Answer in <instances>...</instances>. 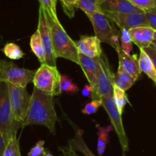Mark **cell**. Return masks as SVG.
<instances>
[{
    "label": "cell",
    "mask_w": 156,
    "mask_h": 156,
    "mask_svg": "<svg viewBox=\"0 0 156 156\" xmlns=\"http://www.w3.org/2000/svg\"><path fill=\"white\" fill-rule=\"evenodd\" d=\"M57 121L54 97L34 87L22 128L28 125L44 126L51 133L55 135Z\"/></svg>",
    "instance_id": "cell-1"
},
{
    "label": "cell",
    "mask_w": 156,
    "mask_h": 156,
    "mask_svg": "<svg viewBox=\"0 0 156 156\" xmlns=\"http://www.w3.org/2000/svg\"><path fill=\"white\" fill-rule=\"evenodd\" d=\"M47 16L51 30L52 44L55 58H65L79 64V53L75 41L66 32L61 22L54 21L47 14Z\"/></svg>",
    "instance_id": "cell-2"
},
{
    "label": "cell",
    "mask_w": 156,
    "mask_h": 156,
    "mask_svg": "<svg viewBox=\"0 0 156 156\" xmlns=\"http://www.w3.org/2000/svg\"><path fill=\"white\" fill-rule=\"evenodd\" d=\"M21 125L16 122L10 105L8 83L0 81V132L2 133L5 144L14 136Z\"/></svg>",
    "instance_id": "cell-3"
},
{
    "label": "cell",
    "mask_w": 156,
    "mask_h": 156,
    "mask_svg": "<svg viewBox=\"0 0 156 156\" xmlns=\"http://www.w3.org/2000/svg\"><path fill=\"white\" fill-rule=\"evenodd\" d=\"M87 17L92 23L95 36L100 42L106 43L116 50L120 45V32L115 28V24L103 12H95Z\"/></svg>",
    "instance_id": "cell-4"
},
{
    "label": "cell",
    "mask_w": 156,
    "mask_h": 156,
    "mask_svg": "<svg viewBox=\"0 0 156 156\" xmlns=\"http://www.w3.org/2000/svg\"><path fill=\"white\" fill-rule=\"evenodd\" d=\"M61 76L57 67L41 64L36 70L32 83L37 89L55 97L62 93L60 88Z\"/></svg>",
    "instance_id": "cell-5"
},
{
    "label": "cell",
    "mask_w": 156,
    "mask_h": 156,
    "mask_svg": "<svg viewBox=\"0 0 156 156\" xmlns=\"http://www.w3.org/2000/svg\"><path fill=\"white\" fill-rule=\"evenodd\" d=\"M36 70L22 68L12 61L0 60V81L26 87L33 82Z\"/></svg>",
    "instance_id": "cell-6"
},
{
    "label": "cell",
    "mask_w": 156,
    "mask_h": 156,
    "mask_svg": "<svg viewBox=\"0 0 156 156\" xmlns=\"http://www.w3.org/2000/svg\"><path fill=\"white\" fill-rule=\"evenodd\" d=\"M98 60L100 62V68L97 75V83L91 97L92 100L102 99L103 97L113 95L114 73L109 67L107 57L103 52L98 58Z\"/></svg>",
    "instance_id": "cell-7"
},
{
    "label": "cell",
    "mask_w": 156,
    "mask_h": 156,
    "mask_svg": "<svg viewBox=\"0 0 156 156\" xmlns=\"http://www.w3.org/2000/svg\"><path fill=\"white\" fill-rule=\"evenodd\" d=\"M8 86L13 117L16 122L20 124L22 128V124L25 119L29 106L31 96L28 94L26 87H17L10 83H8Z\"/></svg>",
    "instance_id": "cell-8"
},
{
    "label": "cell",
    "mask_w": 156,
    "mask_h": 156,
    "mask_svg": "<svg viewBox=\"0 0 156 156\" xmlns=\"http://www.w3.org/2000/svg\"><path fill=\"white\" fill-rule=\"evenodd\" d=\"M101 100L102 106L107 112L108 116L110 119L111 125L119 138V143L122 150V155L125 156V153L129 151V140L122 124V115L119 112L114 102L113 95L103 97Z\"/></svg>",
    "instance_id": "cell-9"
},
{
    "label": "cell",
    "mask_w": 156,
    "mask_h": 156,
    "mask_svg": "<svg viewBox=\"0 0 156 156\" xmlns=\"http://www.w3.org/2000/svg\"><path fill=\"white\" fill-rule=\"evenodd\" d=\"M37 30L39 31V34L41 35V40H42L44 49H45L46 64L53 66V67H57V58L55 56L53 44H52L51 30L50 24H49L48 19L47 12L41 5H40L39 7L38 25H37Z\"/></svg>",
    "instance_id": "cell-10"
},
{
    "label": "cell",
    "mask_w": 156,
    "mask_h": 156,
    "mask_svg": "<svg viewBox=\"0 0 156 156\" xmlns=\"http://www.w3.org/2000/svg\"><path fill=\"white\" fill-rule=\"evenodd\" d=\"M120 29H130L137 27L149 26L145 12L104 13ZM150 27V26H149Z\"/></svg>",
    "instance_id": "cell-11"
},
{
    "label": "cell",
    "mask_w": 156,
    "mask_h": 156,
    "mask_svg": "<svg viewBox=\"0 0 156 156\" xmlns=\"http://www.w3.org/2000/svg\"><path fill=\"white\" fill-rule=\"evenodd\" d=\"M100 41L96 36L82 35L79 41H75L78 53L89 58H98L103 54Z\"/></svg>",
    "instance_id": "cell-12"
},
{
    "label": "cell",
    "mask_w": 156,
    "mask_h": 156,
    "mask_svg": "<svg viewBox=\"0 0 156 156\" xmlns=\"http://www.w3.org/2000/svg\"><path fill=\"white\" fill-rule=\"evenodd\" d=\"M119 58V68L131 75L136 80L139 79L141 74V70L139 65V58L137 55H128L122 51L120 45L117 48L116 50Z\"/></svg>",
    "instance_id": "cell-13"
},
{
    "label": "cell",
    "mask_w": 156,
    "mask_h": 156,
    "mask_svg": "<svg viewBox=\"0 0 156 156\" xmlns=\"http://www.w3.org/2000/svg\"><path fill=\"white\" fill-rule=\"evenodd\" d=\"M100 9L103 13L144 12L135 6L129 0H104Z\"/></svg>",
    "instance_id": "cell-14"
},
{
    "label": "cell",
    "mask_w": 156,
    "mask_h": 156,
    "mask_svg": "<svg viewBox=\"0 0 156 156\" xmlns=\"http://www.w3.org/2000/svg\"><path fill=\"white\" fill-rule=\"evenodd\" d=\"M155 30L149 26L137 27L129 31L132 41L139 49H145L149 47L154 41Z\"/></svg>",
    "instance_id": "cell-15"
},
{
    "label": "cell",
    "mask_w": 156,
    "mask_h": 156,
    "mask_svg": "<svg viewBox=\"0 0 156 156\" xmlns=\"http://www.w3.org/2000/svg\"><path fill=\"white\" fill-rule=\"evenodd\" d=\"M98 58H89L82 54H79V65L83 70V73L86 76L90 85H91L94 88L97 83V75L100 68Z\"/></svg>",
    "instance_id": "cell-16"
},
{
    "label": "cell",
    "mask_w": 156,
    "mask_h": 156,
    "mask_svg": "<svg viewBox=\"0 0 156 156\" xmlns=\"http://www.w3.org/2000/svg\"><path fill=\"white\" fill-rule=\"evenodd\" d=\"M139 65L141 72L144 73L156 85V70L151 58L144 49H139Z\"/></svg>",
    "instance_id": "cell-17"
},
{
    "label": "cell",
    "mask_w": 156,
    "mask_h": 156,
    "mask_svg": "<svg viewBox=\"0 0 156 156\" xmlns=\"http://www.w3.org/2000/svg\"><path fill=\"white\" fill-rule=\"evenodd\" d=\"M83 134L84 133L83 130L80 129H75L74 137L68 141V145L76 151H78L81 152L83 156H96L85 142L83 139Z\"/></svg>",
    "instance_id": "cell-18"
},
{
    "label": "cell",
    "mask_w": 156,
    "mask_h": 156,
    "mask_svg": "<svg viewBox=\"0 0 156 156\" xmlns=\"http://www.w3.org/2000/svg\"><path fill=\"white\" fill-rule=\"evenodd\" d=\"M30 47L41 64H46L45 49L39 31L36 30L30 39Z\"/></svg>",
    "instance_id": "cell-19"
},
{
    "label": "cell",
    "mask_w": 156,
    "mask_h": 156,
    "mask_svg": "<svg viewBox=\"0 0 156 156\" xmlns=\"http://www.w3.org/2000/svg\"><path fill=\"white\" fill-rule=\"evenodd\" d=\"M97 128V153L100 156H103L106 151V145L109 140V133L112 130V125H109L106 127L101 126L99 124L96 125Z\"/></svg>",
    "instance_id": "cell-20"
},
{
    "label": "cell",
    "mask_w": 156,
    "mask_h": 156,
    "mask_svg": "<svg viewBox=\"0 0 156 156\" xmlns=\"http://www.w3.org/2000/svg\"><path fill=\"white\" fill-rule=\"evenodd\" d=\"M136 81V80L134 77L124 70H118L114 74L113 83L125 92L129 90Z\"/></svg>",
    "instance_id": "cell-21"
},
{
    "label": "cell",
    "mask_w": 156,
    "mask_h": 156,
    "mask_svg": "<svg viewBox=\"0 0 156 156\" xmlns=\"http://www.w3.org/2000/svg\"><path fill=\"white\" fill-rule=\"evenodd\" d=\"M104 0H80L76 5V9H81L87 16L95 12H102L100 5Z\"/></svg>",
    "instance_id": "cell-22"
},
{
    "label": "cell",
    "mask_w": 156,
    "mask_h": 156,
    "mask_svg": "<svg viewBox=\"0 0 156 156\" xmlns=\"http://www.w3.org/2000/svg\"><path fill=\"white\" fill-rule=\"evenodd\" d=\"M113 100L116 105L117 109L121 115H122L126 105L129 103V102L125 91L115 86V84H113Z\"/></svg>",
    "instance_id": "cell-23"
},
{
    "label": "cell",
    "mask_w": 156,
    "mask_h": 156,
    "mask_svg": "<svg viewBox=\"0 0 156 156\" xmlns=\"http://www.w3.org/2000/svg\"><path fill=\"white\" fill-rule=\"evenodd\" d=\"M5 56L11 60H19L25 56V53L18 44L15 43H7L2 48Z\"/></svg>",
    "instance_id": "cell-24"
},
{
    "label": "cell",
    "mask_w": 156,
    "mask_h": 156,
    "mask_svg": "<svg viewBox=\"0 0 156 156\" xmlns=\"http://www.w3.org/2000/svg\"><path fill=\"white\" fill-rule=\"evenodd\" d=\"M119 44L121 48L126 55H130L133 51V41L130 37L129 32L128 30L121 29L120 34H119Z\"/></svg>",
    "instance_id": "cell-25"
},
{
    "label": "cell",
    "mask_w": 156,
    "mask_h": 156,
    "mask_svg": "<svg viewBox=\"0 0 156 156\" xmlns=\"http://www.w3.org/2000/svg\"><path fill=\"white\" fill-rule=\"evenodd\" d=\"M2 156H22L17 136L10 139V140L7 142Z\"/></svg>",
    "instance_id": "cell-26"
},
{
    "label": "cell",
    "mask_w": 156,
    "mask_h": 156,
    "mask_svg": "<svg viewBox=\"0 0 156 156\" xmlns=\"http://www.w3.org/2000/svg\"><path fill=\"white\" fill-rule=\"evenodd\" d=\"M60 88L61 92H66L67 94H75L79 90V87L72 81L70 76L67 75H61Z\"/></svg>",
    "instance_id": "cell-27"
},
{
    "label": "cell",
    "mask_w": 156,
    "mask_h": 156,
    "mask_svg": "<svg viewBox=\"0 0 156 156\" xmlns=\"http://www.w3.org/2000/svg\"><path fill=\"white\" fill-rule=\"evenodd\" d=\"M40 5L44 8L47 14L56 22H60L57 16L56 10V1L55 0H38Z\"/></svg>",
    "instance_id": "cell-28"
},
{
    "label": "cell",
    "mask_w": 156,
    "mask_h": 156,
    "mask_svg": "<svg viewBox=\"0 0 156 156\" xmlns=\"http://www.w3.org/2000/svg\"><path fill=\"white\" fill-rule=\"evenodd\" d=\"M79 1L80 0H61V1L64 13L70 19L74 17L75 9L76 8V5Z\"/></svg>",
    "instance_id": "cell-29"
},
{
    "label": "cell",
    "mask_w": 156,
    "mask_h": 156,
    "mask_svg": "<svg viewBox=\"0 0 156 156\" xmlns=\"http://www.w3.org/2000/svg\"><path fill=\"white\" fill-rule=\"evenodd\" d=\"M130 2L144 12L156 7V0H129Z\"/></svg>",
    "instance_id": "cell-30"
},
{
    "label": "cell",
    "mask_w": 156,
    "mask_h": 156,
    "mask_svg": "<svg viewBox=\"0 0 156 156\" xmlns=\"http://www.w3.org/2000/svg\"><path fill=\"white\" fill-rule=\"evenodd\" d=\"M102 106V100L97 99V100H92L90 103H87L84 107L82 109V113L85 115H91L98 111L99 108Z\"/></svg>",
    "instance_id": "cell-31"
},
{
    "label": "cell",
    "mask_w": 156,
    "mask_h": 156,
    "mask_svg": "<svg viewBox=\"0 0 156 156\" xmlns=\"http://www.w3.org/2000/svg\"><path fill=\"white\" fill-rule=\"evenodd\" d=\"M44 141L40 140L31 148L28 156H44L46 154V149L44 147Z\"/></svg>",
    "instance_id": "cell-32"
},
{
    "label": "cell",
    "mask_w": 156,
    "mask_h": 156,
    "mask_svg": "<svg viewBox=\"0 0 156 156\" xmlns=\"http://www.w3.org/2000/svg\"><path fill=\"white\" fill-rule=\"evenodd\" d=\"M148 25L153 29L156 30V7L151 10L145 12Z\"/></svg>",
    "instance_id": "cell-33"
},
{
    "label": "cell",
    "mask_w": 156,
    "mask_h": 156,
    "mask_svg": "<svg viewBox=\"0 0 156 156\" xmlns=\"http://www.w3.org/2000/svg\"><path fill=\"white\" fill-rule=\"evenodd\" d=\"M59 151H61L63 156H80L76 153V151L69 145L68 146L60 147Z\"/></svg>",
    "instance_id": "cell-34"
},
{
    "label": "cell",
    "mask_w": 156,
    "mask_h": 156,
    "mask_svg": "<svg viewBox=\"0 0 156 156\" xmlns=\"http://www.w3.org/2000/svg\"><path fill=\"white\" fill-rule=\"evenodd\" d=\"M145 52L148 54V56L151 58V61H152L153 64H154V67H155L156 70V48H154L152 45H150L149 47L146 48L144 49Z\"/></svg>",
    "instance_id": "cell-35"
},
{
    "label": "cell",
    "mask_w": 156,
    "mask_h": 156,
    "mask_svg": "<svg viewBox=\"0 0 156 156\" xmlns=\"http://www.w3.org/2000/svg\"><path fill=\"white\" fill-rule=\"evenodd\" d=\"M93 93H94V87L91 85H85L82 90V95L91 98Z\"/></svg>",
    "instance_id": "cell-36"
},
{
    "label": "cell",
    "mask_w": 156,
    "mask_h": 156,
    "mask_svg": "<svg viewBox=\"0 0 156 156\" xmlns=\"http://www.w3.org/2000/svg\"><path fill=\"white\" fill-rule=\"evenodd\" d=\"M5 145H6V144H5V139H4L2 133L0 132V156L3 155L4 151H5Z\"/></svg>",
    "instance_id": "cell-37"
},
{
    "label": "cell",
    "mask_w": 156,
    "mask_h": 156,
    "mask_svg": "<svg viewBox=\"0 0 156 156\" xmlns=\"http://www.w3.org/2000/svg\"><path fill=\"white\" fill-rule=\"evenodd\" d=\"M151 45H152L154 48H156V40H154V41H152V43H151Z\"/></svg>",
    "instance_id": "cell-38"
},
{
    "label": "cell",
    "mask_w": 156,
    "mask_h": 156,
    "mask_svg": "<svg viewBox=\"0 0 156 156\" xmlns=\"http://www.w3.org/2000/svg\"><path fill=\"white\" fill-rule=\"evenodd\" d=\"M44 156H54V155L51 154V153L50 152V151H47V152H46V154Z\"/></svg>",
    "instance_id": "cell-39"
},
{
    "label": "cell",
    "mask_w": 156,
    "mask_h": 156,
    "mask_svg": "<svg viewBox=\"0 0 156 156\" xmlns=\"http://www.w3.org/2000/svg\"><path fill=\"white\" fill-rule=\"evenodd\" d=\"M154 40H156V30L154 31Z\"/></svg>",
    "instance_id": "cell-40"
},
{
    "label": "cell",
    "mask_w": 156,
    "mask_h": 156,
    "mask_svg": "<svg viewBox=\"0 0 156 156\" xmlns=\"http://www.w3.org/2000/svg\"><path fill=\"white\" fill-rule=\"evenodd\" d=\"M55 1H56V2H57V0H55Z\"/></svg>",
    "instance_id": "cell-41"
},
{
    "label": "cell",
    "mask_w": 156,
    "mask_h": 156,
    "mask_svg": "<svg viewBox=\"0 0 156 156\" xmlns=\"http://www.w3.org/2000/svg\"><path fill=\"white\" fill-rule=\"evenodd\" d=\"M60 1H61V0H60Z\"/></svg>",
    "instance_id": "cell-42"
}]
</instances>
